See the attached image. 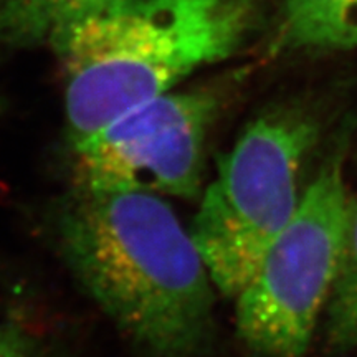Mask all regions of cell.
<instances>
[{
  "instance_id": "obj_9",
  "label": "cell",
  "mask_w": 357,
  "mask_h": 357,
  "mask_svg": "<svg viewBox=\"0 0 357 357\" xmlns=\"http://www.w3.org/2000/svg\"><path fill=\"white\" fill-rule=\"evenodd\" d=\"M0 357H47L38 339L19 321L0 323Z\"/></svg>"
},
{
  "instance_id": "obj_5",
  "label": "cell",
  "mask_w": 357,
  "mask_h": 357,
  "mask_svg": "<svg viewBox=\"0 0 357 357\" xmlns=\"http://www.w3.org/2000/svg\"><path fill=\"white\" fill-rule=\"evenodd\" d=\"M231 89L167 91L71 147L75 189L147 192L194 200L204 192L207 142Z\"/></svg>"
},
{
  "instance_id": "obj_8",
  "label": "cell",
  "mask_w": 357,
  "mask_h": 357,
  "mask_svg": "<svg viewBox=\"0 0 357 357\" xmlns=\"http://www.w3.org/2000/svg\"><path fill=\"white\" fill-rule=\"evenodd\" d=\"M113 0H2L0 43L10 47L50 42L53 35Z\"/></svg>"
},
{
  "instance_id": "obj_7",
  "label": "cell",
  "mask_w": 357,
  "mask_h": 357,
  "mask_svg": "<svg viewBox=\"0 0 357 357\" xmlns=\"http://www.w3.org/2000/svg\"><path fill=\"white\" fill-rule=\"evenodd\" d=\"M321 321L328 351L347 354L357 349V197L352 195L336 276Z\"/></svg>"
},
{
  "instance_id": "obj_4",
  "label": "cell",
  "mask_w": 357,
  "mask_h": 357,
  "mask_svg": "<svg viewBox=\"0 0 357 357\" xmlns=\"http://www.w3.org/2000/svg\"><path fill=\"white\" fill-rule=\"evenodd\" d=\"M357 131L346 118L293 217L235 300V328L255 357H306L336 276L344 235V167Z\"/></svg>"
},
{
  "instance_id": "obj_2",
  "label": "cell",
  "mask_w": 357,
  "mask_h": 357,
  "mask_svg": "<svg viewBox=\"0 0 357 357\" xmlns=\"http://www.w3.org/2000/svg\"><path fill=\"white\" fill-rule=\"evenodd\" d=\"M255 19L253 0H113L60 30L48 43L65 71L70 146L229 60Z\"/></svg>"
},
{
  "instance_id": "obj_3",
  "label": "cell",
  "mask_w": 357,
  "mask_h": 357,
  "mask_svg": "<svg viewBox=\"0 0 357 357\" xmlns=\"http://www.w3.org/2000/svg\"><path fill=\"white\" fill-rule=\"evenodd\" d=\"M321 136L314 109L271 106L220 155L189 227L217 291L235 298L293 217L303 169Z\"/></svg>"
},
{
  "instance_id": "obj_6",
  "label": "cell",
  "mask_w": 357,
  "mask_h": 357,
  "mask_svg": "<svg viewBox=\"0 0 357 357\" xmlns=\"http://www.w3.org/2000/svg\"><path fill=\"white\" fill-rule=\"evenodd\" d=\"M276 55L357 48V0H276Z\"/></svg>"
},
{
  "instance_id": "obj_1",
  "label": "cell",
  "mask_w": 357,
  "mask_h": 357,
  "mask_svg": "<svg viewBox=\"0 0 357 357\" xmlns=\"http://www.w3.org/2000/svg\"><path fill=\"white\" fill-rule=\"evenodd\" d=\"M50 234L79 288L147 357L207 354L215 287L160 195L71 187L53 205Z\"/></svg>"
}]
</instances>
